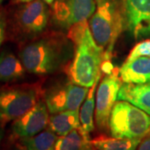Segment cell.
<instances>
[{
    "mask_svg": "<svg viewBox=\"0 0 150 150\" xmlns=\"http://www.w3.org/2000/svg\"><path fill=\"white\" fill-rule=\"evenodd\" d=\"M69 54V43L61 38L50 36L28 43L20 51L19 59L28 73L43 75L61 69Z\"/></svg>",
    "mask_w": 150,
    "mask_h": 150,
    "instance_id": "cell-1",
    "label": "cell"
},
{
    "mask_svg": "<svg viewBox=\"0 0 150 150\" xmlns=\"http://www.w3.org/2000/svg\"><path fill=\"white\" fill-rule=\"evenodd\" d=\"M94 41L111 59L115 43L125 28L123 4L120 0H96V9L88 21Z\"/></svg>",
    "mask_w": 150,
    "mask_h": 150,
    "instance_id": "cell-3",
    "label": "cell"
},
{
    "mask_svg": "<svg viewBox=\"0 0 150 150\" xmlns=\"http://www.w3.org/2000/svg\"><path fill=\"white\" fill-rule=\"evenodd\" d=\"M25 71L20 59H18L9 50H4L0 54V82L18 80L23 78Z\"/></svg>",
    "mask_w": 150,
    "mask_h": 150,
    "instance_id": "cell-14",
    "label": "cell"
},
{
    "mask_svg": "<svg viewBox=\"0 0 150 150\" xmlns=\"http://www.w3.org/2000/svg\"><path fill=\"white\" fill-rule=\"evenodd\" d=\"M3 1H4V0H0V4H2V2H3Z\"/></svg>",
    "mask_w": 150,
    "mask_h": 150,
    "instance_id": "cell-26",
    "label": "cell"
},
{
    "mask_svg": "<svg viewBox=\"0 0 150 150\" xmlns=\"http://www.w3.org/2000/svg\"><path fill=\"white\" fill-rule=\"evenodd\" d=\"M139 57H150V39L137 43L130 52L125 62H129Z\"/></svg>",
    "mask_w": 150,
    "mask_h": 150,
    "instance_id": "cell-20",
    "label": "cell"
},
{
    "mask_svg": "<svg viewBox=\"0 0 150 150\" xmlns=\"http://www.w3.org/2000/svg\"><path fill=\"white\" fill-rule=\"evenodd\" d=\"M17 2H18V3H23V4H24V3H28V2H31L33 0H16Z\"/></svg>",
    "mask_w": 150,
    "mask_h": 150,
    "instance_id": "cell-24",
    "label": "cell"
},
{
    "mask_svg": "<svg viewBox=\"0 0 150 150\" xmlns=\"http://www.w3.org/2000/svg\"><path fill=\"white\" fill-rule=\"evenodd\" d=\"M88 88L75 84L73 82L51 88L45 94V103L52 114L64 111L79 110L85 100Z\"/></svg>",
    "mask_w": 150,
    "mask_h": 150,
    "instance_id": "cell-9",
    "label": "cell"
},
{
    "mask_svg": "<svg viewBox=\"0 0 150 150\" xmlns=\"http://www.w3.org/2000/svg\"><path fill=\"white\" fill-rule=\"evenodd\" d=\"M1 139H2V131L0 129V144H1Z\"/></svg>",
    "mask_w": 150,
    "mask_h": 150,
    "instance_id": "cell-25",
    "label": "cell"
},
{
    "mask_svg": "<svg viewBox=\"0 0 150 150\" xmlns=\"http://www.w3.org/2000/svg\"><path fill=\"white\" fill-rule=\"evenodd\" d=\"M48 108L45 103L40 101L13 121L12 133L15 137L26 139L44 130L48 125Z\"/></svg>",
    "mask_w": 150,
    "mask_h": 150,
    "instance_id": "cell-11",
    "label": "cell"
},
{
    "mask_svg": "<svg viewBox=\"0 0 150 150\" xmlns=\"http://www.w3.org/2000/svg\"><path fill=\"white\" fill-rule=\"evenodd\" d=\"M121 85L119 70L114 69L104 76L98 88L95 98V121L98 128L102 131L109 129V118Z\"/></svg>",
    "mask_w": 150,
    "mask_h": 150,
    "instance_id": "cell-7",
    "label": "cell"
},
{
    "mask_svg": "<svg viewBox=\"0 0 150 150\" xmlns=\"http://www.w3.org/2000/svg\"><path fill=\"white\" fill-rule=\"evenodd\" d=\"M53 19L59 28L69 30L88 23L96 9V0H54Z\"/></svg>",
    "mask_w": 150,
    "mask_h": 150,
    "instance_id": "cell-8",
    "label": "cell"
},
{
    "mask_svg": "<svg viewBox=\"0 0 150 150\" xmlns=\"http://www.w3.org/2000/svg\"><path fill=\"white\" fill-rule=\"evenodd\" d=\"M6 27H7V21H6L5 16L4 14L0 13V48L5 38Z\"/></svg>",
    "mask_w": 150,
    "mask_h": 150,
    "instance_id": "cell-21",
    "label": "cell"
},
{
    "mask_svg": "<svg viewBox=\"0 0 150 150\" xmlns=\"http://www.w3.org/2000/svg\"><path fill=\"white\" fill-rule=\"evenodd\" d=\"M117 100L130 103L150 116V83L134 84L123 83L118 91Z\"/></svg>",
    "mask_w": 150,
    "mask_h": 150,
    "instance_id": "cell-13",
    "label": "cell"
},
{
    "mask_svg": "<svg viewBox=\"0 0 150 150\" xmlns=\"http://www.w3.org/2000/svg\"><path fill=\"white\" fill-rule=\"evenodd\" d=\"M100 79L97 80L95 83L89 88L79 112L80 128L83 133L88 139H89V134L94 129L93 113L95 108V92H96L97 85Z\"/></svg>",
    "mask_w": 150,
    "mask_h": 150,
    "instance_id": "cell-16",
    "label": "cell"
},
{
    "mask_svg": "<svg viewBox=\"0 0 150 150\" xmlns=\"http://www.w3.org/2000/svg\"><path fill=\"white\" fill-rule=\"evenodd\" d=\"M90 139L86 137L79 127L57 140L55 150H88Z\"/></svg>",
    "mask_w": 150,
    "mask_h": 150,
    "instance_id": "cell-18",
    "label": "cell"
},
{
    "mask_svg": "<svg viewBox=\"0 0 150 150\" xmlns=\"http://www.w3.org/2000/svg\"><path fill=\"white\" fill-rule=\"evenodd\" d=\"M138 150H150V136L146 137L144 139L140 142Z\"/></svg>",
    "mask_w": 150,
    "mask_h": 150,
    "instance_id": "cell-22",
    "label": "cell"
},
{
    "mask_svg": "<svg viewBox=\"0 0 150 150\" xmlns=\"http://www.w3.org/2000/svg\"><path fill=\"white\" fill-rule=\"evenodd\" d=\"M112 137L143 139L150 132V116L134 104L118 100L109 118Z\"/></svg>",
    "mask_w": 150,
    "mask_h": 150,
    "instance_id": "cell-4",
    "label": "cell"
},
{
    "mask_svg": "<svg viewBox=\"0 0 150 150\" xmlns=\"http://www.w3.org/2000/svg\"><path fill=\"white\" fill-rule=\"evenodd\" d=\"M43 0H33L24 3L15 13L14 28L24 38H33L46 29L49 11Z\"/></svg>",
    "mask_w": 150,
    "mask_h": 150,
    "instance_id": "cell-6",
    "label": "cell"
},
{
    "mask_svg": "<svg viewBox=\"0 0 150 150\" xmlns=\"http://www.w3.org/2000/svg\"><path fill=\"white\" fill-rule=\"evenodd\" d=\"M104 50L92 36L89 27L75 43L74 59L69 69L71 82L85 88H91L101 79L103 63L109 62Z\"/></svg>",
    "mask_w": 150,
    "mask_h": 150,
    "instance_id": "cell-2",
    "label": "cell"
},
{
    "mask_svg": "<svg viewBox=\"0 0 150 150\" xmlns=\"http://www.w3.org/2000/svg\"><path fill=\"white\" fill-rule=\"evenodd\" d=\"M119 76L126 83H150V57H139L125 62L119 69Z\"/></svg>",
    "mask_w": 150,
    "mask_h": 150,
    "instance_id": "cell-12",
    "label": "cell"
},
{
    "mask_svg": "<svg viewBox=\"0 0 150 150\" xmlns=\"http://www.w3.org/2000/svg\"><path fill=\"white\" fill-rule=\"evenodd\" d=\"M58 139V135L48 129L24 139V144L27 150H55Z\"/></svg>",
    "mask_w": 150,
    "mask_h": 150,
    "instance_id": "cell-19",
    "label": "cell"
},
{
    "mask_svg": "<svg viewBox=\"0 0 150 150\" xmlns=\"http://www.w3.org/2000/svg\"><path fill=\"white\" fill-rule=\"evenodd\" d=\"M80 127L79 111H64L49 117L48 129L58 136H64Z\"/></svg>",
    "mask_w": 150,
    "mask_h": 150,
    "instance_id": "cell-15",
    "label": "cell"
},
{
    "mask_svg": "<svg viewBox=\"0 0 150 150\" xmlns=\"http://www.w3.org/2000/svg\"><path fill=\"white\" fill-rule=\"evenodd\" d=\"M34 86H14L0 89V123L14 121L38 103Z\"/></svg>",
    "mask_w": 150,
    "mask_h": 150,
    "instance_id": "cell-5",
    "label": "cell"
},
{
    "mask_svg": "<svg viewBox=\"0 0 150 150\" xmlns=\"http://www.w3.org/2000/svg\"><path fill=\"white\" fill-rule=\"evenodd\" d=\"M141 141L135 139L98 137L90 140V144L97 150H136Z\"/></svg>",
    "mask_w": 150,
    "mask_h": 150,
    "instance_id": "cell-17",
    "label": "cell"
},
{
    "mask_svg": "<svg viewBox=\"0 0 150 150\" xmlns=\"http://www.w3.org/2000/svg\"><path fill=\"white\" fill-rule=\"evenodd\" d=\"M125 28L136 39L150 37V0H122Z\"/></svg>",
    "mask_w": 150,
    "mask_h": 150,
    "instance_id": "cell-10",
    "label": "cell"
},
{
    "mask_svg": "<svg viewBox=\"0 0 150 150\" xmlns=\"http://www.w3.org/2000/svg\"><path fill=\"white\" fill-rule=\"evenodd\" d=\"M47 4H53L54 2V0H43Z\"/></svg>",
    "mask_w": 150,
    "mask_h": 150,
    "instance_id": "cell-23",
    "label": "cell"
}]
</instances>
